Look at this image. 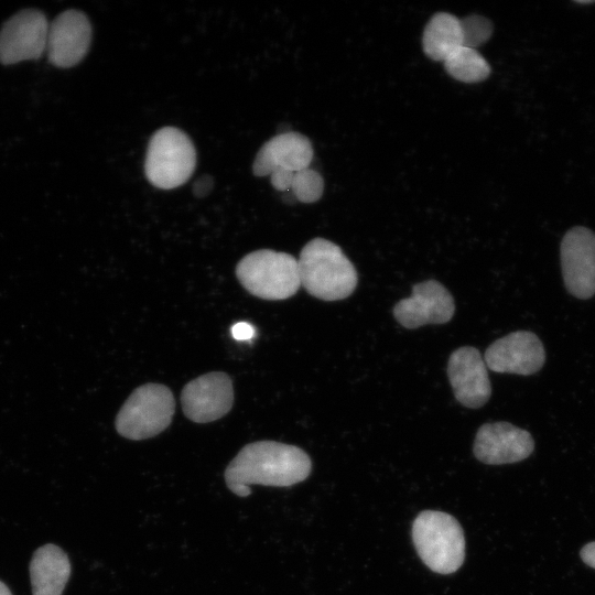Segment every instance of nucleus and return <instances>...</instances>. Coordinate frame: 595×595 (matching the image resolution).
<instances>
[{
	"label": "nucleus",
	"instance_id": "obj_1",
	"mask_svg": "<svg viewBox=\"0 0 595 595\" xmlns=\"http://www.w3.org/2000/svg\"><path fill=\"white\" fill-rule=\"evenodd\" d=\"M311 468V458L302 448L258 441L239 451L225 470V480L234 494L246 497L250 485L288 487L306 479Z\"/></svg>",
	"mask_w": 595,
	"mask_h": 595
},
{
	"label": "nucleus",
	"instance_id": "obj_2",
	"mask_svg": "<svg viewBox=\"0 0 595 595\" xmlns=\"http://www.w3.org/2000/svg\"><path fill=\"white\" fill-rule=\"evenodd\" d=\"M299 273L301 284L309 294L337 301L349 296L358 281L357 271L336 244L314 238L301 250Z\"/></svg>",
	"mask_w": 595,
	"mask_h": 595
},
{
	"label": "nucleus",
	"instance_id": "obj_3",
	"mask_svg": "<svg viewBox=\"0 0 595 595\" xmlns=\"http://www.w3.org/2000/svg\"><path fill=\"white\" fill-rule=\"evenodd\" d=\"M415 550L432 571L450 574L457 571L465 559V538L458 521L451 515L424 510L412 526Z\"/></svg>",
	"mask_w": 595,
	"mask_h": 595
},
{
	"label": "nucleus",
	"instance_id": "obj_4",
	"mask_svg": "<svg viewBox=\"0 0 595 595\" xmlns=\"http://www.w3.org/2000/svg\"><path fill=\"white\" fill-rule=\"evenodd\" d=\"M196 166V150L186 132L176 127H163L149 140L144 174L161 190H173L186 183Z\"/></svg>",
	"mask_w": 595,
	"mask_h": 595
},
{
	"label": "nucleus",
	"instance_id": "obj_5",
	"mask_svg": "<svg viewBox=\"0 0 595 595\" xmlns=\"http://www.w3.org/2000/svg\"><path fill=\"white\" fill-rule=\"evenodd\" d=\"M236 275L249 293L264 300H285L301 285L298 260L271 249L246 255L236 267Z\"/></svg>",
	"mask_w": 595,
	"mask_h": 595
},
{
	"label": "nucleus",
	"instance_id": "obj_6",
	"mask_svg": "<svg viewBox=\"0 0 595 595\" xmlns=\"http://www.w3.org/2000/svg\"><path fill=\"white\" fill-rule=\"evenodd\" d=\"M174 411V397L166 386L145 383L138 387L119 410L116 429L129 440L153 437L170 425Z\"/></svg>",
	"mask_w": 595,
	"mask_h": 595
},
{
	"label": "nucleus",
	"instance_id": "obj_7",
	"mask_svg": "<svg viewBox=\"0 0 595 595\" xmlns=\"http://www.w3.org/2000/svg\"><path fill=\"white\" fill-rule=\"evenodd\" d=\"M48 22L37 9H23L0 29V63L11 65L37 60L46 50Z\"/></svg>",
	"mask_w": 595,
	"mask_h": 595
},
{
	"label": "nucleus",
	"instance_id": "obj_8",
	"mask_svg": "<svg viewBox=\"0 0 595 595\" xmlns=\"http://www.w3.org/2000/svg\"><path fill=\"white\" fill-rule=\"evenodd\" d=\"M561 267L566 290L577 299L595 294V234L582 226L566 231L561 241Z\"/></svg>",
	"mask_w": 595,
	"mask_h": 595
},
{
	"label": "nucleus",
	"instance_id": "obj_9",
	"mask_svg": "<svg viewBox=\"0 0 595 595\" xmlns=\"http://www.w3.org/2000/svg\"><path fill=\"white\" fill-rule=\"evenodd\" d=\"M232 403V382L223 371H212L191 380L181 393L185 416L196 423L223 418L230 411Z\"/></svg>",
	"mask_w": 595,
	"mask_h": 595
},
{
	"label": "nucleus",
	"instance_id": "obj_10",
	"mask_svg": "<svg viewBox=\"0 0 595 595\" xmlns=\"http://www.w3.org/2000/svg\"><path fill=\"white\" fill-rule=\"evenodd\" d=\"M91 36V24L84 12L63 11L48 24L45 50L48 62L60 68L77 65L86 56Z\"/></svg>",
	"mask_w": 595,
	"mask_h": 595
},
{
	"label": "nucleus",
	"instance_id": "obj_11",
	"mask_svg": "<svg viewBox=\"0 0 595 595\" xmlns=\"http://www.w3.org/2000/svg\"><path fill=\"white\" fill-rule=\"evenodd\" d=\"M486 366L495 372L532 375L545 361L539 337L529 331H517L495 340L485 351Z\"/></svg>",
	"mask_w": 595,
	"mask_h": 595
},
{
	"label": "nucleus",
	"instance_id": "obj_12",
	"mask_svg": "<svg viewBox=\"0 0 595 595\" xmlns=\"http://www.w3.org/2000/svg\"><path fill=\"white\" fill-rule=\"evenodd\" d=\"M455 311L453 296L435 280L418 283L412 294L393 307L396 320L405 328L448 322Z\"/></svg>",
	"mask_w": 595,
	"mask_h": 595
},
{
	"label": "nucleus",
	"instance_id": "obj_13",
	"mask_svg": "<svg viewBox=\"0 0 595 595\" xmlns=\"http://www.w3.org/2000/svg\"><path fill=\"white\" fill-rule=\"evenodd\" d=\"M531 434L508 422L483 424L476 434L474 454L485 464L500 465L520 462L533 451Z\"/></svg>",
	"mask_w": 595,
	"mask_h": 595
},
{
	"label": "nucleus",
	"instance_id": "obj_14",
	"mask_svg": "<svg viewBox=\"0 0 595 595\" xmlns=\"http://www.w3.org/2000/svg\"><path fill=\"white\" fill-rule=\"evenodd\" d=\"M447 375L456 400L472 409L480 408L490 398L487 366L478 349L463 346L452 353Z\"/></svg>",
	"mask_w": 595,
	"mask_h": 595
},
{
	"label": "nucleus",
	"instance_id": "obj_15",
	"mask_svg": "<svg viewBox=\"0 0 595 595\" xmlns=\"http://www.w3.org/2000/svg\"><path fill=\"white\" fill-rule=\"evenodd\" d=\"M313 147L307 137L300 132L279 133L262 144L252 163L256 176H269L274 172H298L310 167Z\"/></svg>",
	"mask_w": 595,
	"mask_h": 595
},
{
	"label": "nucleus",
	"instance_id": "obj_16",
	"mask_svg": "<svg viewBox=\"0 0 595 595\" xmlns=\"http://www.w3.org/2000/svg\"><path fill=\"white\" fill-rule=\"evenodd\" d=\"M71 575L67 554L55 544L40 547L30 562L33 595H62Z\"/></svg>",
	"mask_w": 595,
	"mask_h": 595
},
{
	"label": "nucleus",
	"instance_id": "obj_17",
	"mask_svg": "<svg viewBox=\"0 0 595 595\" xmlns=\"http://www.w3.org/2000/svg\"><path fill=\"white\" fill-rule=\"evenodd\" d=\"M462 45L463 33L458 18L447 12H437L429 20L422 36V48L428 57L444 62Z\"/></svg>",
	"mask_w": 595,
	"mask_h": 595
},
{
	"label": "nucleus",
	"instance_id": "obj_18",
	"mask_svg": "<svg viewBox=\"0 0 595 595\" xmlns=\"http://www.w3.org/2000/svg\"><path fill=\"white\" fill-rule=\"evenodd\" d=\"M444 67L453 78L467 84L482 82L491 72L488 62L475 48L464 45L444 60Z\"/></svg>",
	"mask_w": 595,
	"mask_h": 595
},
{
	"label": "nucleus",
	"instance_id": "obj_19",
	"mask_svg": "<svg viewBox=\"0 0 595 595\" xmlns=\"http://www.w3.org/2000/svg\"><path fill=\"white\" fill-rule=\"evenodd\" d=\"M289 191L302 203H314L323 195L324 180L317 171L306 167L292 174Z\"/></svg>",
	"mask_w": 595,
	"mask_h": 595
},
{
	"label": "nucleus",
	"instance_id": "obj_20",
	"mask_svg": "<svg viewBox=\"0 0 595 595\" xmlns=\"http://www.w3.org/2000/svg\"><path fill=\"white\" fill-rule=\"evenodd\" d=\"M461 20L463 45L475 48L486 43L494 31L490 20L483 15L472 14Z\"/></svg>",
	"mask_w": 595,
	"mask_h": 595
},
{
	"label": "nucleus",
	"instance_id": "obj_21",
	"mask_svg": "<svg viewBox=\"0 0 595 595\" xmlns=\"http://www.w3.org/2000/svg\"><path fill=\"white\" fill-rule=\"evenodd\" d=\"M231 334L234 338L245 340L255 335V328L246 322H239L231 327Z\"/></svg>",
	"mask_w": 595,
	"mask_h": 595
},
{
	"label": "nucleus",
	"instance_id": "obj_22",
	"mask_svg": "<svg viewBox=\"0 0 595 595\" xmlns=\"http://www.w3.org/2000/svg\"><path fill=\"white\" fill-rule=\"evenodd\" d=\"M581 558L588 566L595 569V542L587 543L583 547Z\"/></svg>",
	"mask_w": 595,
	"mask_h": 595
},
{
	"label": "nucleus",
	"instance_id": "obj_23",
	"mask_svg": "<svg viewBox=\"0 0 595 595\" xmlns=\"http://www.w3.org/2000/svg\"><path fill=\"white\" fill-rule=\"evenodd\" d=\"M0 595H12L9 587L0 581Z\"/></svg>",
	"mask_w": 595,
	"mask_h": 595
}]
</instances>
